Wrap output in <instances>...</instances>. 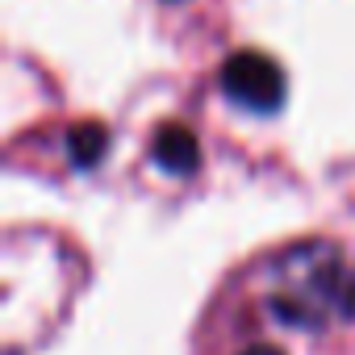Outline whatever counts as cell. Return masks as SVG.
I'll use <instances>...</instances> for the list:
<instances>
[{
    "label": "cell",
    "mask_w": 355,
    "mask_h": 355,
    "mask_svg": "<svg viewBox=\"0 0 355 355\" xmlns=\"http://www.w3.org/2000/svg\"><path fill=\"white\" fill-rule=\"evenodd\" d=\"M197 355H355V243L293 239L239 263L197 322Z\"/></svg>",
    "instance_id": "1"
},
{
    "label": "cell",
    "mask_w": 355,
    "mask_h": 355,
    "mask_svg": "<svg viewBox=\"0 0 355 355\" xmlns=\"http://www.w3.org/2000/svg\"><path fill=\"white\" fill-rule=\"evenodd\" d=\"M222 92L247 113H276L288 96V80L276 59L259 51H239L222 67Z\"/></svg>",
    "instance_id": "2"
},
{
    "label": "cell",
    "mask_w": 355,
    "mask_h": 355,
    "mask_svg": "<svg viewBox=\"0 0 355 355\" xmlns=\"http://www.w3.org/2000/svg\"><path fill=\"white\" fill-rule=\"evenodd\" d=\"M150 155L171 175H189L201 163V146H197V138H193L189 125H159L155 130V142H150Z\"/></svg>",
    "instance_id": "3"
},
{
    "label": "cell",
    "mask_w": 355,
    "mask_h": 355,
    "mask_svg": "<svg viewBox=\"0 0 355 355\" xmlns=\"http://www.w3.org/2000/svg\"><path fill=\"white\" fill-rule=\"evenodd\" d=\"M67 146H71V163H76V167H92V163H101V155L109 150V134H105V125L84 121V125L71 130Z\"/></svg>",
    "instance_id": "4"
}]
</instances>
